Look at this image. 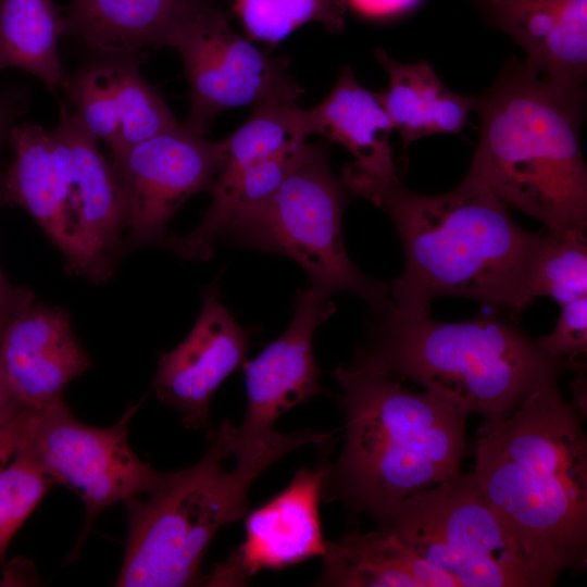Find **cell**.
<instances>
[{"label":"cell","instance_id":"cell-28","mask_svg":"<svg viewBox=\"0 0 587 587\" xmlns=\"http://www.w3.org/2000/svg\"><path fill=\"white\" fill-rule=\"evenodd\" d=\"M54 484L20 440L12 462L0 470V561L15 533Z\"/></svg>","mask_w":587,"mask_h":587},{"label":"cell","instance_id":"cell-2","mask_svg":"<svg viewBox=\"0 0 587 587\" xmlns=\"http://www.w3.org/2000/svg\"><path fill=\"white\" fill-rule=\"evenodd\" d=\"M472 476L542 586L587 560V438L557 380L478 432Z\"/></svg>","mask_w":587,"mask_h":587},{"label":"cell","instance_id":"cell-21","mask_svg":"<svg viewBox=\"0 0 587 587\" xmlns=\"http://www.w3.org/2000/svg\"><path fill=\"white\" fill-rule=\"evenodd\" d=\"M309 112L313 134L345 147L354 158L353 168L398 177L389 141L394 127L380 95L363 87L350 66L342 68L327 97Z\"/></svg>","mask_w":587,"mask_h":587},{"label":"cell","instance_id":"cell-9","mask_svg":"<svg viewBox=\"0 0 587 587\" xmlns=\"http://www.w3.org/2000/svg\"><path fill=\"white\" fill-rule=\"evenodd\" d=\"M139 405L128 408L117 423L104 428L78 421L63 398L30 410L21 444L43 473L75 491L85 504L86 523L76 550L100 512L148 494L166 475L140 460L129 446V422Z\"/></svg>","mask_w":587,"mask_h":587},{"label":"cell","instance_id":"cell-27","mask_svg":"<svg viewBox=\"0 0 587 587\" xmlns=\"http://www.w3.org/2000/svg\"><path fill=\"white\" fill-rule=\"evenodd\" d=\"M586 227L548 230L529 283L530 302L546 296L561 305L587 296Z\"/></svg>","mask_w":587,"mask_h":587},{"label":"cell","instance_id":"cell-32","mask_svg":"<svg viewBox=\"0 0 587 587\" xmlns=\"http://www.w3.org/2000/svg\"><path fill=\"white\" fill-rule=\"evenodd\" d=\"M23 102L24 99L20 91L0 92V149L2 143L8 140L16 116L23 112Z\"/></svg>","mask_w":587,"mask_h":587},{"label":"cell","instance_id":"cell-31","mask_svg":"<svg viewBox=\"0 0 587 587\" xmlns=\"http://www.w3.org/2000/svg\"><path fill=\"white\" fill-rule=\"evenodd\" d=\"M30 410L26 408L0 425V470L13 458L23 436Z\"/></svg>","mask_w":587,"mask_h":587},{"label":"cell","instance_id":"cell-19","mask_svg":"<svg viewBox=\"0 0 587 587\" xmlns=\"http://www.w3.org/2000/svg\"><path fill=\"white\" fill-rule=\"evenodd\" d=\"M479 15L504 33L536 74L585 88L587 0H470Z\"/></svg>","mask_w":587,"mask_h":587},{"label":"cell","instance_id":"cell-23","mask_svg":"<svg viewBox=\"0 0 587 587\" xmlns=\"http://www.w3.org/2000/svg\"><path fill=\"white\" fill-rule=\"evenodd\" d=\"M374 55L389 80L379 92L382 102L404 147L429 135L462 132L473 111L472 96L448 88L426 61L398 62L383 48Z\"/></svg>","mask_w":587,"mask_h":587},{"label":"cell","instance_id":"cell-16","mask_svg":"<svg viewBox=\"0 0 587 587\" xmlns=\"http://www.w3.org/2000/svg\"><path fill=\"white\" fill-rule=\"evenodd\" d=\"M48 135L77 228L109 279L126 228L124 200L113 167L100 152L99 141L66 105H61L59 122Z\"/></svg>","mask_w":587,"mask_h":587},{"label":"cell","instance_id":"cell-30","mask_svg":"<svg viewBox=\"0 0 587 587\" xmlns=\"http://www.w3.org/2000/svg\"><path fill=\"white\" fill-rule=\"evenodd\" d=\"M347 9L371 20H390L416 9L423 0H344Z\"/></svg>","mask_w":587,"mask_h":587},{"label":"cell","instance_id":"cell-11","mask_svg":"<svg viewBox=\"0 0 587 587\" xmlns=\"http://www.w3.org/2000/svg\"><path fill=\"white\" fill-rule=\"evenodd\" d=\"M220 163V141L179 123L112 154L125 205V248H166L170 220L191 196L211 192Z\"/></svg>","mask_w":587,"mask_h":587},{"label":"cell","instance_id":"cell-13","mask_svg":"<svg viewBox=\"0 0 587 587\" xmlns=\"http://www.w3.org/2000/svg\"><path fill=\"white\" fill-rule=\"evenodd\" d=\"M326 467L299 469L290 483L267 501L248 511L245 539L204 575L209 587L245 586L263 570H283L312 558H323L320 500Z\"/></svg>","mask_w":587,"mask_h":587},{"label":"cell","instance_id":"cell-22","mask_svg":"<svg viewBox=\"0 0 587 587\" xmlns=\"http://www.w3.org/2000/svg\"><path fill=\"white\" fill-rule=\"evenodd\" d=\"M317 583L337 587H459L452 577L379 526L327 541Z\"/></svg>","mask_w":587,"mask_h":587},{"label":"cell","instance_id":"cell-34","mask_svg":"<svg viewBox=\"0 0 587 587\" xmlns=\"http://www.w3.org/2000/svg\"><path fill=\"white\" fill-rule=\"evenodd\" d=\"M21 288L13 286L0 267V327L11 312Z\"/></svg>","mask_w":587,"mask_h":587},{"label":"cell","instance_id":"cell-20","mask_svg":"<svg viewBox=\"0 0 587 587\" xmlns=\"http://www.w3.org/2000/svg\"><path fill=\"white\" fill-rule=\"evenodd\" d=\"M211 4L210 0H71L65 34L108 55H134L167 47L178 27Z\"/></svg>","mask_w":587,"mask_h":587},{"label":"cell","instance_id":"cell-4","mask_svg":"<svg viewBox=\"0 0 587 587\" xmlns=\"http://www.w3.org/2000/svg\"><path fill=\"white\" fill-rule=\"evenodd\" d=\"M585 88L507 64L472 96L480 120L467 175L549 230L587 226V167L580 147Z\"/></svg>","mask_w":587,"mask_h":587},{"label":"cell","instance_id":"cell-12","mask_svg":"<svg viewBox=\"0 0 587 587\" xmlns=\"http://www.w3.org/2000/svg\"><path fill=\"white\" fill-rule=\"evenodd\" d=\"M335 310L329 296L312 287L298 289L288 328L254 359L243 362L247 408L240 426L235 428L232 455L252 454L285 442L290 434L278 433L276 421L324 392L313 336Z\"/></svg>","mask_w":587,"mask_h":587},{"label":"cell","instance_id":"cell-24","mask_svg":"<svg viewBox=\"0 0 587 587\" xmlns=\"http://www.w3.org/2000/svg\"><path fill=\"white\" fill-rule=\"evenodd\" d=\"M64 15L53 0H0V71L16 67L49 89L64 88L58 48Z\"/></svg>","mask_w":587,"mask_h":587},{"label":"cell","instance_id":"cell-10","mask_svg":"<svg viewBox=\"0 0 587 587\" xmlns=\"http://www.w3.org/2000/svg\"><path fill=\"white\" fill-rule=\"evenodd\" d=\"M229 15L211 4L178 27L167 47L179 53L188 80L186 125L205 135L221 113L265 102H297L302 87L286 58H273L234 32Z\"/></svg>","mask_w":587,"mask_h":587},{"label":"cell","instance_id":"cell-29","mask_svg":"<svg viewBox=\"0 0 587 587\" xmlns=\"http://www.w3.org/2000/svg\"><path fill=\"white\" fill-rule=\"evenodd\" d=\"M535 341L542 352L564 366L583 370L587 353V296L561 304L553 330Z\"/></svg>","mask_w":587,"mask_h":587},{"label":"cell","instance_id":"cell-25","mask_svg":"<svg viewBox=\"0 0 587 587\" xmlns=\"http://www.w3.org/2000/svg\"><path fill=\"white\" fill-rule=\"evenodd\" d=\"M310 135V112L297 102L253 105L248 120L220 141L221 163L213 188L227 185L254 163L302 146Z\"/></svg>","mask_w":587,"mask_h":587},{"label":"cell","instance_id":"cell-18","mask_svg":"<svg viewBox=\"0 0 587 587\" xmlns=\"http://www.w3.org/2000/svg\"><path fill=\"white\" fill-rule=\"evenodd\" d=\"M13 159L0 178V204L26 210L66 259V268L95 284L105 279L70 209L48 132L40 125L13 126Z\"/></svg>","mask_w":587,"mask_h":587},{"label":"cell","instance_id":"cell-8","mask_svg":"<svg viewBox=\"0 0 587 587\" xmlns=\"http://www.w3.org/2000/svg\"><path fill=\"white\" fill-rule=\"evenodd\" d=\"M376 522L459 587H542L472 473L407 497Z\"/></svg>","mask_w":587,"mask_h":587},{"label":"cell","instance_id":"cell-7","mask_svg":"<svg viewBox=\"0 0 587 587\" xmlns=\"http://www.w3.org/2000/svg\"><path fill=\"white\" fill-rule=\"evenodd\" d=\"M347 202L348 188L334 175L326 146L307 143L277 190L236 218L224 237L242 247L287 255L307 272L315 290L329 297L349 291L377 317H385L395 309L390 285L364 275L344 243Z\"/></svg>","mask_w":587,"mask_h":587},{"label":"cell","instance_id":"cell-26","mask_svg":"<svg viewBox=\"0 0 587 587\" xmlns=\"http://www.w3.org/2000/svg\"><path fill=\"white\" fill-rule=\"evenodd\" d=\"M232 10L249 39L273 47L310 22L341 32L347 5L344 0H232Z\"/></svg>","mask_w":587,"mask_h":587},{"label":"cell","instance_id":"cell-33","mask_svg":"<svg viewBox=\"0 0 587 587\" xmlns=\"http://www.w3.org/2000/svg\"><path fill=\"white\" fill-rule=\"evenodd\" d=\"M26 409L15 398L7 379L0 359V425Z\"/></svg>","mask_w":587,"mask_h":587},{"label":"cell","instance_id":"cell-1","mask_svg":"<svg viewBox=\"0 0 587 587\" xmlns=\"http://www.w3.org/2000/svg\"><path fill=\"white\" fill-rule=\"evenodd\" d=\"M341 180L394 222L404 254L390 286L395 311L430 313V302L455 296L520 314L546 234L525 230L485 184L466 175L452 190L428 195L345 165Z\"/></svg>","mask_w":587,"mask_h":587},{"label":"cell","instance_id":"cell-3","mask_svg":"<svg viewBox=\"0 0 587 587\" xmlns=\"http://www.w3.org/2000/svg\"><path fill=\"white\" fill-rule=\"evenodd\" d=\"M345 441L322 498L380 520L407 497L460 473L466 413L446 399L358 364L334 371Z\"/></svg>","mask_w":587,"mask_h":587},{"label":"cell","instance_id":"cell-17","mask_svg":"<svg viewBox=\"0 0 587 587\" xmlns=\"http://www.w3.org/2000/svg\"><path fill=\"white\" fill-rule=\"evenodd\" d=\"M130 57L111 55L67 78L74 115L112 154L178 124Z\"/></svg>","mask_w":587,"mask_h":587},{"label":"cell","instance_id":"cell-6","mask_svg":"<svg viewBox=\"0 0 587 587\" xmlns=\"http://www.w3.org/2000/svg\"><path fill=\"white\" fill-rule=\"evenodd\" d=\"M235 428L222 422L197 463L166 472L154 489L123 501L128 532L115 586L202 585V560L215 534L246 515L251 486L286 454L268 450L235 457V466L226 470Z\"/></svg>","mask_w":587,"mask_h":587},{"label":"cell","instance_id":"cell-15","mask_svg":"<svg viewBox=\"0 0 587 587\" xmlns=\"http://www.w3.org/2000/svg\"><path fill=\"white\" fill-rule=\"evenodd\" d=\"M251 329L221 302L218 283L203 294L201 312L187 337L160 355L153 377L158 399L182 414L188 429L210 424V402L220 385L243 364Z\"/></svg>","mask_w":587,"mask_h":587},{"label":"cell","instance_id":"cell-14","mask_svg":"<svg viewBox=\"0 0 587 587\" xmlns=\"http://www.w3.org/2000/svg\"><path fill=\"white\" fill-rule=\"evenodd\" d=\"M0 359L15 398L34 410L62 399L67 385L92 365L70 314L40 302L27 287L0 327Z\"/></svg>","mask_w":587,"mask_h":587},{"label":"cell","instance_id":"cell-5","mask_svg":"<svg viewBox=\"0 0 587 587\" xmlns=\"http://www.w3.org/2000/svg\"><path fill=\"white\" fill-rule=\"evenodd\" d=\"M351 362L411 380L467 415L480 414L485 424L508 416L564 366L498 315L449 323L395 309L377 317Z\"/></svg>","mask_w":587,"mask_h":587}]
</instances>
